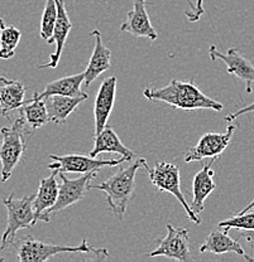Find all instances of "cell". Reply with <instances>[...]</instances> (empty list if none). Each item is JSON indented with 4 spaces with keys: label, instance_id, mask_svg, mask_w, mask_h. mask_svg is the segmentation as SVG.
Instances as JSON below:
<instances>
[{
    "label": "cell",
    "instance_id": "obj_1",
    "mask_svg": "<svg viewBox=\"0 0 254 262\" xmlns=\"http://www.w3.org/2000/svg\"><path fill=\"white\" fill-rule=\"evenodd\" d=\"M143 96L149 101H162L168 103L173 108L184 111L195 110H214L221 111L224 108L223 103L210 98L204 94L195 84L193 80L180 81L171 80V82L161 89L146 87Z\"/></svg>",
    "mask_w": 254,
    "mask_h": 262
},
{
    "label": "cell",
    "instance_id": "obj_2",
    "mask_svg": "<svg viewBox=\"0 0 254 262\" xmlns=\"http://www.w3.org/2000/svg\"><path fill=\"white\" fill-rule=\"evenodd\" d=\"M139 168L148 169L147 160L139 158L132 160V163L125 168H120L115 174L108 178L100 184H91L90 183L87 189H97L106 195V203L109 208L114 213L116 218L123 222L128 206L132 201L134 193L135 174Z\"/></svg>",
    "mask_w": 254,
    "mask_h": 262
},
{
    "label": "cell",
    "instance_id": "obj_3",
    "mask_svg": "<svg viewBox=\"0 0 254 262\" xmlns=\"http://www.w3.org/2000/svg\"><path fill=\"white\" fill-rule=\"evenodd\" d=\"M13 245L17 248L18 260L21 262H45L60 253H94L99 257H109L106 248L91 247L87 244L86 238H84L79 246H61L46 244L27 236L17 242L14 241Z\"/></svg>",
    "mask_w": 254,
    "mask_h": 262
},
{
    "label": "cell",
    "instance_id": "obj_4",
    "mask_svg": "<svg viewBox=\"0 0 254 262\" xmlns=\"http://www.w3.org/2000/svg\"><path fill=\"white\" fill-rule=\"evenodd\" d=\"M24 117H19L10 127H2V144H0V163H2V182H7L12 177L15 166L21 162L24 151L27 150L29 136L33 131H28Z\"/></svg>",
    "mask_w": 254,
    "mask_h": 262
},
{
    "label": "cell",
    "instance_id": "obj_5",
    "mask_svg": "<svg viewBox=\"0 0 254 262\" xmlns=\"http://www.w3.org/2000/svg\"><path fill=\"white\" fill-rule=\"evenodd\" d=\"M34 196L35 194H31L17 198L14 193H10L3 201L8 211V223L7 228L2 236L0 251L5 250L10 245L14 244L15 234L19 229L32 228L38 222V218L33 208Z\"/></svg>",
    "mask_w": 254,
    "mask_h": 262
},
{
    "label": "cell",
    "instance_id": "obj_6",
    "mask_svg": "<svg viewBox=\"0 0 254 262\" xmlns=\"http://www.w3.org/2000/svg\"><path fill=\"white\" fill-rule=\"evenodd\" d=\"M148 171V177L151 179V183L161 192L171 193L186 211L191 221L196 225H200L201 220L199 214H196L192 211L190 206L187 204L186 198H185L184 193L181 190V174H180V166L174 165L172 163L167 162H160L154 165V168L147 169Z\"/></svg>",
    "mask_w": 254,
    "mask_h": 262
},
{
    "label": "cell",
    "instance_id": "obj_7",
    "mask_svg": "<svg viewBox=\"0 0 254 262\" xmlns=\"http://www.w3.org/2000/svg\"><path fill=\"white\" fill-rule=\"evenodd\" d=\"M60 178H61L62 183L60 185L58 189V196L54 203L53 207H51L47 212L43 215V222H50L51 215L54 213L66 209L72 204L77 203V202L83 201L85 193H86L87 187L91 183V180L96 178L97 171H90V173L84 174L83 177L77 179H68L64 173H58Z\"/></svg>",
    "mask_w": 254,
    "mask_h": 262
},
{
    "label": "cell",
    "instance_id": "obj_8",
    "mask_svg": "<svg viewBox=\"0 0 254 262\" xmlns=\"http://www.w3.org/2000/svg\"><path fill=\"white\" fill-rule=\"evenodd\" d=\"M239 124H230L229 122L228 129L224 134L219 133H206L200 138L193 147H190L185 151L184 160L186 163L200 162L205 158H219L224 152V150L229 146L231 138L236 133Z\"/></svg>",
    "mask_w": 254,
    "mask_h": 262
},
{
    "label": "cell",
    "instance_id": "obj_9",
    "mask_svg": "<svg viewBox=\"0 0 254 262\" xmlns=\"http://www.w3.org/2000/svg\"><path fill=\"white\" fill-rule=\"evenodd\" d=\"M53 162L47 165L51 170H57L58 173H81L86 174L90 171H99L104 166H116L123 162H128L127 158L120 157L119 159L97 160L96 158L86 157V155L67 154V155H50Z\"/></svg>",
    "mask_w": 254,
    "mask_h": 262
},
{
    "label": "cell",
    "instance_id": "obj_10",
    "mask_svg": "<svg viewBox=\"0 0 254 262\" xmlns=\"http://www.w3.org/2000/svg\"><path fill=\"white\" fill-rule=\"evenodd\" d=\"M167 236L163 239H157L158 247L148 253V257L165 256L171 260L186 262L192 260L190 255V236L186 228H176L168 223Z\"/></svg>",
    "mask_w": 254,
    "mask_h": 262
},
{
    "label": "cell",
    "instance_id": "obj_11",
    "mask_svg": "<svg viewBox=\"0 0 254 262\" xmlns=\"http://www.w3.org/2000/svg\"><path fill=\"white\" fill-rule=\"evenodd\" d=\"M209 56L211 61H223L226 64V72L237 76L245 82V91L252 92V83L254 82V66L249 59L245 58L238 48H229L225 53L218 51L215 46L209 49Z\"/></svg>",
    "mask_w": 254,
    "mask_h": 262
},
{
    "label": "cell",
    "instance_id": "obj_12",
    "mask_svg": "<svg viewBox=\"0 0 254 262\" xmlns=\"http://www.w3.org/2000/svg\"><path fill=\"white\" fill-rule=\"evenodd\" d=\"M116 83H118V78L115 76H111V77L105 78L97 90L94 105L95 135L102 133L104 127L108 125V120L115 103Z\"/></svg>",
    "mask_w": 254,
    "mask_h": 262
},
{
    "label": "cell",
    "instance_id": "obj_13",
    "mask_svg": "<svg viewBox=\"0 0 254 262\" xmlns=\"http://www.w3.org/2000/svg\"><path fill=\"white\" fill-rule=\"evenodd\" d=\"M123 32L130 33L136 38H147L151 42L158 38L146 9V0H134L133 9L127 13V20L120 26Z\"/></svg>",
    "mask_w": 254,
    "mask_h": 262
},
{
    "label": "cell",
    "instance_id": "obj_14",
    "mask_svg": "<svg viewBox=\"0 0 254 262\" xmlns=\"http://www.w3.org/2000/svg\"><path fill=\"white\" fill-rule=\"evenodd\" d=\"M57 5V19L56 24H54L53 29V35L50 40H48V45L56 46L53 53H51L50 56V62L45 64L38 66V68H56L58 66L60 59H61L62 51H64L65 43L70 34L71 29H72V23L70 21L68 14L66 12V7H65V0H54Z\"/></svg>",
    "mask_w": 254,
    "mask_h": 262
},
{
    "label": "cell",
    "instance_id": "obj_15",
    "mask_svg": "<svg viewBox=\"0 0 254 262\" xmlns=\"http://www.w3.org/2000/svg\"><path fill=\"white\" fill-rule=\"evenodd\" d=\"M217 158H211L209 164H204L203 168L195 174L192 179V203L191 208L196 214H200L205 209V201L206 198L217 189V184L214 182L215 170L212 169Z\"/></svg>",
    "mask_w": 254,
    "mask_h": 262
},
{
    "label": "cell",
    "instance_id": "obj_16",
    "mask_svg": "<svg viewBox=\"0 0 254 262\" xmlns=\"http://www.w3.org/2000/svg\"><path fill=\"white\" fill-rule=\"evenodd\" d=\"M91 37L95 38V47L92 51L91 58H90L89 64L85 70V87H89L102 73L108 71L110 68V59L111 52L105 45L103 43L102 33L99 29H94L90 33Z\"/></svg>",
    "mask_w": 254,
    "mask_h": 262
},
{
    "label": "cell",
    "instance_id": "obj_17",
    "mask_svg": "<svg viewBox=\"0 0 254 262\" xmlns=\"http://www.w3.org/2000/svg\"><path fill=\"white\" fill-rule=\"evenodd\" d=\"M228 229L224 228L223 231L219 229H212L209 233V236L206 237L205 242L201 245L200 247V253L205 252H211L214 255H223V253L228 252H234L237 255L243 256L245 260L248 261H254L253 257L245 253V251L243 250V247L236 239L231 238L228 234Z\"/></svg>",
    "mask_w": 254,
    "mask_h": 262
},
{
    "label": "cell",
    "instance_id": "obj_18",
    "mask_svg": "<svg viewBox=\"0 0 254 262\" xmlns=\"http://www.w3.org/2000/svg\"><path fill=\"white\" fill-rule=\"evenodd\" d=\"M103 152L120 154L122 157L127 158L128 162H132L134 159V152L122 143L118 134L114 131L113 127L108 126V125L104 127L102 133L94 136V147L90 151V157L96 158Z\"/></svg>",
    "mask_w": 254,
    "mask_h": 262
},
{
    "label": "cell",
    "instance_id": "obj_19",
    "mask_svg": "<svg viewBox=\"0 0 254 262\" xmlns=\"http://www.w3.org/2000/svg\"><path fill=\"white\" fill-rule=\"evenodd\" d=\"M57 174L58 171L52 170L50 177L41 179L37 194L33 199V208L38 221H43L45 213L56 203L60 189V185L56 180Z\"/></svg>",
    "mask_w": 254,
    "mask_h": 262
},
{
    "label": "cell",
    "instance_id": "obj_20",
    "mask_svg": "<svg viewBox=\"0 0 254 262\" xmlns=\"http://www.w3.org/2000/svg\"><path fill=\"white\" fill-rule=\"evenodd\" d=\"M85 81V73H77V75L67 76V77L58 78V80L51 82L45 87L42 92H34L33 96L37 98H46L52 95H62V96L77 97L87 95L81 90Z\"/></svg>",
    "mask_w": 254,
    "mask_h": 262
},
{
    "label": "cell",
    "instance_id": "obj_21",
    "mask_svg": "<svg viewBox=\"0 0 254 262\" xmlns=\"http://www.w3.org/2000/svg\"><path fill=\"white\" fill-rule=\"evenodd\" d=\"M89 95L77 97L62 96V95H52L46 97V105H47L48 116L50 121L57 125H62L66 122L67 117L75 111V108L80 105L83 101H86Z\"/></svg>",
    "mask_w": 254,
    "mask_h": 262
},
{
    "label": "cell",
    "instance_id": "obj_22",
    "mask_svg": "<svg viewBox=\"0 0 254 262\" xmlns=\"http://www.w3.org/2000/svg\"><path fill=\"white\" fill-rule=\"evenodd\" d=\"M26 87L21 82L9 80L0 86V116L8 117L26 103Z\"/></svg>",
    "mask_w": 254,
    "mask_h": 262
},
{
    "label": "cell",
    "instance_id": "obj_23",
    "mask_svg": "<svg viewBox=\"0 0 254 262\" xmlns=\"http://www.w3.org/2000/svg\"><path fill=\"white\" fill-rule=\"evenodd\" d=\"M19 110H21L19 114L24 117L27 125L33 131L45 126L50 121L45 98H37L33 96L31 100L26 101V103Z\"/></svg>",
    "mask_w": 254,
    "mask_h": 262
},
{
    "label": "cell",
    "instance_id": "obj_24",
    "mask_svg": "<svg viewBox=\"0 0 254 262\" xmlns=\"http://www.w3.org/2000/svg\"><path fill=\"white\" fill-rule=\"evenodd\" d=\"M22 32L17 27H5L0 32V59H10L14 57L15 48L21 42Z\"/></svg>",
    "mask_w": 254,
    "mask_h": 262
},
{
    "label": "cell",
    "instance_id": "obj_25",
    "mask_svg": "<svg viewBox=\"0 0 254 262\" xmlns=\"http://www.w3.org/2000/svg\"><path fill=\"white\" fill-rule=\"evenodd\" d=\"M57 19V5L54 0L46 2L45 10H43L42 19H41V38L46 42L51 39L53 35L54 24Z\"/></svg>",
    "mask_w": 254,
    "mask_h": 262
},
{
    "label": "cell",
    "instance_id": "obj_26",
    "mask_svg": "<svg viewBox=\"0 0 254 262\" xmlns=\"http://www.w3.org/2000/svg\"><path fill=\"white\" fill-rule=\"evenodd\" d=\"M219 227L225 229L237 228L243 231V229H254V209L245 213H238L233 217L228 218L219 222Z\"/></svg>",
    "mask_w": 254,
    "mask_h": 262
},
{
    "label": "cell",
    "instance_id": "obj_27",
    "mask_svg": "<svg viewBox=\"0 0 254 262\" xmlns=\"http://www.w3.org/2000/svg\"><path fill=\"white\" fill-rule=\"evenodd\" d=\"M188 5L191 9L186 10L185 14L190 19V21H198L199 18L204 14V0H196V4L188 2Z\"/></svg>",
    "mask_w": 254,
    "mask_h": 262
},
{
    "label": "cell",
    "instance_id": "obj_28",
    "mask_svg": "<svg viewBox=\"0 0 254 262\" xmlns=\"http://www.w3.org/2000/svg\"><path fill=\"white\" fill-rule=\"evenodd\" d=\"M250 113H254V101L252 103H249V105H247V106H244V107L239 108V110L234 111L233 114L226 115V116L224 117V120H225V121H228V122H233V121H236L238 117L242 116V115L250 114Z\"/></svg>",
    "mask_w": 254,
    "mask_h": 262
},
{
    "label": "cell",
    "instance_id": "obj_29",
    "mask_svg": "<svg viewBox=\"0 0 254 262\" xmlns=\"http://www.w3.org/2000/svg\"><path fill=\"white\" fill-rule=\"evenodd\" d=\"M240 237H243L248 245L254 248V229H243V232H240Z\"/></svg>",
    "mask_w": 254,
    "mask_h": 262
},
{
    "label": "cell",
    "instance_id": "obj_30",
    "mask_svg": "<svg viewBox=\"0 0 254 262\" xmlns=\"http://www.w3.org/2000/svg\"><path fill=\"white\" fill-rule=\"evenodd\" d=\"M250 209H254V199L252 202H250L249 204H248L247 207H245L244 209H242V211H240L239 213H245V212H248V211H250Z\"/></svg>",
    "mask_w": 254,
    "mask_h": 262
},
{
    "label": "cell",
    "instance_id": "obj_31",
    "mask_svg": "<svg viewBox=\"0 0 254 262\" xmlns=\"http://www.w3.org/2000/svg\"><path fill=\"white\" fill-rule=\"evenodd\" d=\"M5 28V23H4V19L0 18V32Z\"/></svg>",
    "mask_w": 254,
    "mask_h": 262
},
{
    "label": "cell",
    "instance_id": "obj_32",
    "mask_svg": "<svg viewBox=\"0 0 254 262\" xmlns=\"http://www.w3.org/2000/svg\"><path fill=\"white\" fill-rule=\"evenodd\" d=\"M9 80H8V78H5V77H0V86H2V84H4L5 82H8Z\"/></svg>",
    "mask_w": 254,
    "mask_h": 262
},
{
    "label": "cell",
    "instance_id": "obj_33",
    "mask_svg": "<svg viewBox=\"0 0 254 262\" xmlns=\"http://www.w3.org/2000/svg\"><path fill=\"white\" fill-rule=\"evenodd\" d=\"M0 261H3V257H0Z\"/></svg>",
    "mask_w": 254,
    "mask_h": 262
}]
</instances>
